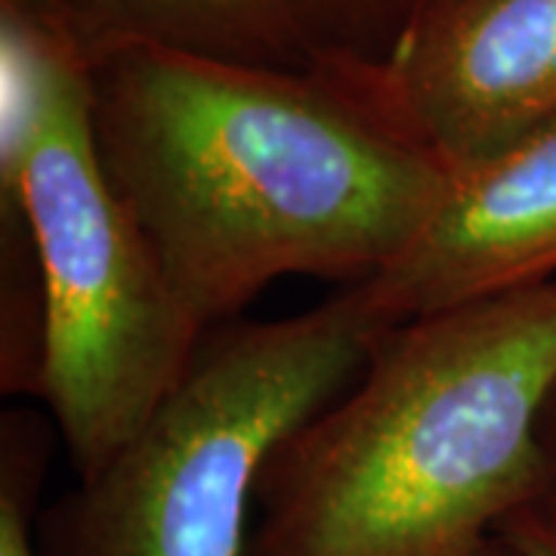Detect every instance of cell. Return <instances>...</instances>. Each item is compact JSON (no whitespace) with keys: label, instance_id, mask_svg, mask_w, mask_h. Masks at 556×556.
Segmentation results:
<instances>
[{"label":"cell","instance_id":"6da1fadb","mask_svg":"<svg viewBox=\"0 0 556 556\" xmlns=\"http://www.w3.org/2000/svg\"><path fill=\"white\" fill-rule=\"evenodd\" d=\"M87 84L102 174L207 331L278 278L378 276L448 182L378 75L127 43L90 56Z\"/></svg>","mask_w":556,"mask_h":556},{"label":"cell","instance_id":"7a4b0ae2","mask_svg":"<svg viewBox=\"0 0 556 556\" xmlns=\"http://www.w3.org/2000/svg\"><path fill=\"white\" fill-rule=\"evenodd\" d=\"M556 278L402 321L269 457L248 556H452L544 489Z\"/></svg>","mask_w":556,"mask_h":556},{"label":"cell","instance_id":"3957f363","mask_svg":"<svg viewBox=\"0 0 556 556\" xmlns=\"http://www.w3.org/2000/svg\"><path fill=\"white\" fill-rule=\"evenodd\" d=\"M387 331L353 288L298 316L211 328L134 439L40 519L43 556H248L269 457Z\"/></svg>","mask_w":556,"mask_h":556},{"label":"cell","instance_id":"277c9868","mask_svg":"<svg viewBox=\"0 0 556 556\" xmlns=\"http://www.w3.org/2000/svg\"><path fill=\"white\" fill-rule=\"evenodd\" d=\"M20 207L40 278L38 393L78 479L134 439L207 328L102 174L87 72L68 84L0 211Z\"/></svg>","mask_w":556,"mask_h":556},{"label":"cell","instance_id":"5b68a950","mask_svg":"<svg viewBox=\"0 0 556 556\" xmlns=\"http://www.w3.org/2000/svg\"><path fill=\"white\" fill-rule=\"evenodd\" d=\"M383 100L448 174L556 118V0H430Z\"/></svg>","mask_w":556,"mask_h":556},{"label":"cell","instance_id":"8992f818","mask_svg":"<svg viewBox=\"0 0 556 556\" xmlns=\"http://www.w3.org/2000/svg\"><path fill=\"white\" fill-rule=\"evenodd\" d=\"M556 278V118L448 174L430 217L378 276L350 285L387 325Z\"/></svg>","mask_w":556,"mask_h":556},{"label":"cell","instance_id":"52a82bcc","mask_svg":"<svg viewBox=\"0 0 556 556\" xmlns=\"http://www.w3.org/2000/svg\"><path fill=\"white\" fill-rule=\"evenodd\" d=\"M84 62L142 43L285 75L371 78L430 0H50Z\"/></svg>","mask_w":556,"mask_h":556},{"label":"cell","instance_id":"ba28073f","mask_svg":"<svg viewBox=\"0 0 556 556\" xmlns=\"http://www.w3.org/2000/svg\"><path fill=\"white\" fill-rule=\"evenodd\" d=\"M84 72L78 40L50 0H0V195L16 189L62 93Z\"/></svg>","mask_w":556,"mask_h":556},{"label":"cell","instance_id":"9c48e42d","mask_svg":"<svg viewBox=\"0 0 556 556\" xmlns=\"http://www.w3.org/2000/svg\"><path fill=\"white\" fill-rule=\"evenodd\" d=\"M47 467L43 424L7 415L0 430V556H43L38 544V492Z\"/></svg>","mask_w":556,"mask_h":556},{"label":"cell","instance_id":"30bf717a","mask_svg":"<svg viewBox=\"0 0 556 556\" xmlns=\"http://www.w3.org/2000/svg\"><path fill=\"white\" fill-rule=\"evenodd\" d=\"M497 535L504 538L519 556H556V519H551L541 507H526L517 517H510Z\"/></svg>","mask_w":556,"mask_h":556},{"label":"cell","instance_id":"8fae6325","mask_svg":"<svg viewBox=\"0 0 556 556\" xmlns=\"http://www.w3.org/2000/svg\"><path fill=\"white\" fill-rule=\"evenodd\" d=\"M538 442H541V460H544V489H541V507L551 519H556V387L538 424Z\"/></svg>","mask_w":556,"mask_h":556},{"label":"cell","instance_id":"7c38bea8","mask_svg":"<svg viewBox=\"0 0 556 556\" xmlns=\"http://www.w3.org/2000/svg\"><path fill=\"white\" fill-rule=\"evenodd\" d=\"M452 556H519L507 541L501 535H492L489 541H482L477 547H470V551H460V554H452Z\"/></svg>","mask_w":556,"mask_h":556}]
</instances>
